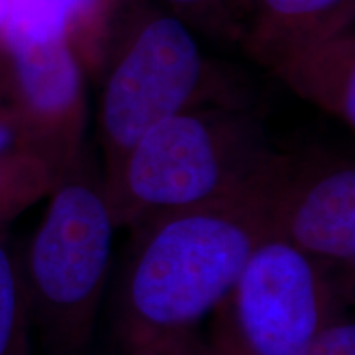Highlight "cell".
Masks as SVG:
<instances>
[{
    "mask_svg": "<svg viewBox=\"0 0 355 355\" xmlns=\"http://www.w3.org/2000/svg\"><path fill=\"white\" fill-rule=\"evenodd\" d=\"M13 140H15V135H13L12 128L3 125V123H0V153L8 152V148L12 146Z\"/></svg>",
    "mask_w": 355,
    "mask_h": 355,
    "instance_id": "15",
    "label": "cell"
},
{
    "mask_svg": "<svg viewBox=\"0 0 355 355\" xmlns=\"http://www.w3.org/2000/svg\"><path fill=\"white\" fill-rule=\"evenodd\" d=\"M170 2L183 8H199L202 7L204 3L209 2V0H170Z\"/></svg>",
    "mask_w": 355,
    "mask_h": 355,
    "instance_id": "16",
    "label": "cell"
},
{
    "mask_svg": "<svg viewBox=\"0 0 355 355\" xmlns=\"http://www.w3.org/2000/svg\"><path fill=\"white\" fill-rule=\"evenodd\" d=\"M339 273L343 270L270 235L214 309L207 352L300 355L326 324L343 314L349 286Z\"/></svg>",
    "mask_w": 355,
    "mask_h": 355,
    "instance_id": "4",
    "label": "cell"
},
{
    "mask_svg": "<svg viewBox=\"0 0 355 355\" xmlns=\"http://www.w3.org/2000/svg\"><path fill=\"white\" fill-rule=\"evenodd\" d=\"M275 152L254 115L188 109L153 127L104 178L115 227L241 189Z\"/></svg>",
    "mask_w": 355,
    "mask_h": 355,
    "instance_id": "2",
    "label": "cell"
},
{
    "mask_svg": "<svg viewBox=\"0 0 355 355\" xmlns=\"http://www.w3.org/2000/svg\"><path fill=\"white\" fill-rule=\"evenodd\" d=\"M114 229L104 178L79 155L19 261L30 319L53 355H81L91 343Z\"/></svg>",
    "mask_w": 355,
    "mask_h": 355,
    "instance_id": "3",
    "label": "cell"
},
{
    "mask_svg": "<svg viewBox=\"0 0 355 355\" xmlns=\"http://www.w3.org/2000/svg\"><path fill=\"white\" fill-rule=\"evenodd\" d=\"M354 0H252L261 55L279 64L311 44L347 28Z\"/></svg>",
    "mask_w": 355,
    "mask_h": 355,
    "instance_id": "8",
    "label": "cell"
},
{
    "mask_svg": "<svg viewBox=\"0 0 355 355\" xmlns=\"http://www.w3.org/2000/svg\"><path fill=\"white\" fill-rule=\"evenodd\" d=\"M8 3H10V0H0V28L6 25L7 13H8Z\"/></svg>",
    "mask_w": 355,
    "mask_h": 355,
    "instance_id": "17",
    "label": "cell"
},
{
    "mask_svg": "<svg viewBox=\"0 0 355 355\" xmlns=\"http://www.w3.org/2000/svg\"><path fill=\"white\" fill-rule=\"evenodd\" d=\"M128 355H209L206 344H201L196 339L188 343L170 344V345H155V347H144L130 350Z\"/></svg>",
    "mask_w": 355,
    "mask_h": 355,
    "instance_id": "14",
    "label": "cell"
},
{
    "mask_svg": "<svg viewBox=\"0 0 355 355\" xmlns=\"http://www.w3.org/2000/svg\"><path fill=\"white\" fill-rule=\"evenodd\" d=\"M296 92L355 127L354 40L340 32L277 64Z\"/></svg>",
    "mask_w": 355,
    "mask_h": 355,
    "instance_id": "9",
    "label": "cell"
},
{
    "mask_svg": "<svg viewBox=\"0 0 355 355\" xmlns=\"http://www.w3.org/2000/svg\"><path fill=\"white\" fill-rule=\"evenodd\" d=\"M272 235L352 275L355 168L322 152L273 153L260 173Z\"/></svg>",
    "mask_w": 355,
    "mask_h": 355,
    "instance_id": "6",
    "label": "cell"
},
{
    "mask_svg": "<svg viewBox=\"0 0 355 355\" xmlns=\"http://www.w3.org/2000/svg\"><path fill=\"white\" fill-rule=\"evenodd\" d=\"M17 74L28 107L38 117L63 125L79 146L83 117V74L68 40L13 48Z\"/></svg>",
    "mask_w": 355,
    "mask_h": 355,
    "instance_id": "7",
    "label": "cell"
},
{
    "mask_svg": "<svg viewBox=\"0 0 355 355\" xmlns=\"http://www.w3.org/2000/svg\"><path fill=\"white\" fill-rule=\"evenodd\" d=\"M56 180L38 155L0 153V224L42 196Z\"/></svg>",
    "mask_w": 355,
    "mask_h": 355,
    "instance_id": "12",
    "label": "cell"
},
{
    "mask_svg": "<svg viewBox=\"0 0 355 355\" xmlns=\"http://www.w3.org/2000/svg\"><path fill=\"white\" fill-rule=\"evenodd\" d=\"M260 173L227 196L132 225L119 311V334L128 352L194 339V327L272 235Z\"/></svg>",
    "mask_w": 355,
    "mask_h": 355,
    "instance_id": "1",
    "label": "cell"
},
{
    "mask_svg": "<svg viewBox=\"0 0 355 355\" xmlns=\"http://www.w3.org/2000/svg\"><path fill=\"white\" fill-rule=\"evenodd\" d=\"M206 349H207V347H206ZM207 354H209V352H207Z\"/></svg>",
    "mask_w": 355,
    "mask_h": 355,
    "instance_id": "18",
    "label": "cell"
},
{
    "mask_svg": "<svg viewBox=\"0 0 355 355\" xmlns=\"http://www.w3.org/2000/svg\"><path fill=\"white\" fill-rule=\"evenodd\" d=\"M206 60L178 17L146 20L114 64L101 101V144L107 178L144 137L202 97Z\"/></svg>",
    "mask_w": 355,
    "mask_h": 355,
    "instance_id": "5",
    "label": "cell"
},
{
    "mask_svg": "<svg viewBox=\"0 0 355 355\" xmlns=\"http://www.w3.org/2000/svg\"><path fill=\"white\" fill-rule=\"evenodd\" d=\"M101 0H10L3 28L10 50L63 42L69 25L97 10Z\"/></svg>",
    "mask_w": 355,
    "mask_h": 355,
    "instance_id": "10",
    "label": "cell"
},
{
    "mask_svg": "<svg viewBox=\"0 0 355 355\" xmlns=\"http://www.w3.org/2000/svg\"><path fill=\"white\" fill-rule=\"evenodd\" d=\"M300 355H355V326L340 314L322 327Z\"/></svg>",
    "mask_w": 355,
    "mask_h": 355,
    "instance_id": "13",
    "label": "cell"
},
{
    "mask_svg": "<svg viewBox=\"0 0 355 355\" xmlns=\"http://www.w3.org/2000/svg\"><path fill=\"white\" fill-rule=\"evenodd\" d=\"M30 324L19 261L0 232V355H32Z\"/></svg>",
    "mask_w": 355,
    "mask_h": 355,
    "instance_id": "11",
    "label": "cell"
}]
</instances>
